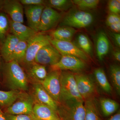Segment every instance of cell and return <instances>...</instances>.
Returning a JSON list of instances; mask_svg holds the SVG:
<instances>
[{
	"label": "cell",
	"instance_id": "5",
	"mask_svg": "<svg viewBox=\"0 0 120 120\" xmlns=\"http://www.w3.org/2000/svg\"><path fill=\"white\" fill-rule=\"evenodd\" d=\"M61 118L64 120H84L86 110L84 101H71L61 103Z\"/></svg>",
	"mask_w": 120,
	"mask_h": 120
},
{
	"label": "cell",
	"instance_id": "4",
	"mask_svg": "<svg viewBox=\"0 0 120 120\" xmlns=\"http://www.w3.org/2000/svg\"><path fill=\"white\" fill-rule=\"evenodd\" d=\"M94 20L91 13L86 11L77 10L71 12L64 17L60 26H67L73 28H81L89 26Z\"/></svg>",
	"mask_w": 120,
	"mask_h": 120
},
{
	"label": "cell",
	"instance_id": "42",
	"mask_svg": "<svg viewBox=\"0 0 120 120\" xmlns=\"http://www.w3.org/2000/svg\"></svg>",
	"mask_w": 120,
	"mask_h": 120
},
{
	"label": "cell",
	"instance_id": "25",
	"mask_svg": "<svg viewBox=\"0 0 120 120\" xmlns=\"http://www.w3.org/2000/svg\"><path fill=\"white\" fill-rule=\"evenodd\" d=\"M101 109L104 116H109L118 110L119 105L117 102L109 98H101L100 100Z\"/></svg>",
	"mask_w": 120,
	"mask_h": 120
},
{
	"label": "cell",
	"instance_id": "10",
	"mask_svg": "<svg viewBox=\"0 0 120 120\" xmlns=\"http://www.w3.org/2000/svg\"><path fill=\"white\" fill-rule=\"evenodd\" d=\"M50 43L61 55L75 56L82 60H87L88 57L78 46L71 41H61L51 38Z\"/></svg>",
	"mask_w": 120,
	"mask_h": 120
},
{
	"label": "cell",
	"instance_id": "35",
	"mask_svg": "<svg viewBox=\"0 0 120 120\" xmlns=\"http://www.w3.org/2000/svg\"><path fill=\"white\" fill-rule=\"evenodd\" d=\"M118 22H120V17L119 15L117 14L111 13L106 18V23L108 26Z\"/></svg>",
	"mask_w": 120,
	"mask_h": 120
},
{
	"label": "cell",
	"instance_id": "19",
	"mask_svg": "<svg viewBox=\"0 0 120 120\" xmlns=\"http://www.w3.org/2000/svg\"><path fill=\"white\" fill-rule=\"evenodd\" d=\"M19 41L17 37L11 34L8 35L5 39L1 47V54L7 62Z\"/></svg>",
	"mask_w": 120,
	"mask_h": 120
},
{
	"label": "cell",
	"instance_id": "18",
	"mask_svg": "<svg viewBox=\"0 0 120 120\" xmlns=\"http://www.w3.org/2000/svg\"><path fill=\"white\" fill-rule=\"evenodd\" d=\"M110 43L107 35L103 31L98 33L96 41V50L99 60L102 61L109 51Z\"/></svg>",
	"mask_w": 120,
	"mask_h": 120
},
{
	"label": "cell",
	"instance_id": "13",
	"mask_svg": "<svg viewBox=\"0 0 120 120\" xmlns=\"http://www.w3.org/2000/svg\"><path fill=\"white\" fill-rule=\"evenodd\" d=\"M3 7L13 22L23 23L24 8L19 0H9L4 1Z\"/></svg>",
	"mask_w": 120,
	"mask_h": 120
},
{
	"label": "cell",
	"instance_id": "32",
	"mask_svg": "<svg viewBox=\"0 0 120 120\" xmlns=\"http://www.w3.org/2000/svg\"><path fill=\"white\" fill-rule=\"evenodd\" d=\"M108 8L111 13L118 15L120 12V0H110L108 4Z\"/></svg>",
	"mask_w": 120,
	"mask_h": 120
},
{
	"label": "cell",
	"instance_id": "12",
	"mask_svg": "<svg viewBox=\"0 0 120 120\" xmlns=\"http://www.w3.org/2000/svg\"><path fill=\"white\" fill-rule=\"evenodd\" d=\"M77 88L84 101L90 99L94 93L95 86L93 80L89 76L82 74L74 75Z\"/></svg>",
	"mask_w": 120,
	"mask_h": 120
},
{
	"label": "cell",
	"instance_id": "15",
	"mask_svg": "<svg viewBox=\"0 0 120 120\" xmlns=\"http://www.w3.org/2000/svg\"><path fill=\"white\" fill-rule=\"evenodd\" d=\"M9 29L11 34L17 37L20 41H26L38 33L28 26L11 20L9 21Z\"/></svg>",
	"mask_w": 120,
	"mask_h": 120
},
{
	"label": "cell",
	"instance_id": "26",
	"mask_svg": "<svg viewBox=\"0 0 120 120\" xmlns=\"http://www.w3.org/2000/svg\"><path fill=\"white\" fill-rule=\"evenodd\" d=\"M84 105L86 110L84 120H101L94 101L88 99L84 102Z\"/></svg>",
	"mask_w": 120,
	"mask_h": 120
},
{
	"label": "cell",
	"instance_id": "8",
	"mask_svg": "<svg viewBox=\"0 0 120 120\" xmlns=\"http://www.w3.org/2000/svg\"><path fill=\"white\" fill-rule=\"evenodd\" d=\"M86 67V64L81 59L75 56L64 55L57 63L50 66V68L52 71L69 70L79 72Z\"/></svg>",
	"mask_w": 120,
	"mask_h": 120
},
{
	"label": "cell",
	"instance_id": "22",
	"mask_svg": "<svg viewBox=\"0 0 120 120\" xmlns=\"http://www.w3.org/2000/svg\"><path fill=\"white\" fill-rule=\"evenodd\" d=\"M27 46V41H19L7 62L12 61H15L19 63L22 62L26 55Z\"/></svg>",
	"mask_w": 120,
	"mask_h": 120
},
{
	"label": "cell",
	"instance_id": "40",
	"mask_svg": "<svg viewBox=\"0 0 120 120\" xmlns=\"http://www.w3.org/2000/svg\"><path fill=\"white\" fill-rule=\"evenodd\" d=\"M0 120H7L5 113H4L0 108Z\"/></svg>",
	"mask_w": 120,
	"mask_h": 120
},
{
	"label": "cell",
	"instance_id": "27",
	"mask_svg": "<svg viewBox=\"0 0 120 120\" xmlns=\"http://www.w3.org/2000/svg\"><path fill=\"white\" fill-rule=\"evenodd\" d=\"M77 45L86 54L91 55L92 52V47L91 42L86 35L80 34L76 38Z\"/></svg>",
	"mask_w": 120,
	"mask_h": 120
},
{
	"label": "cell",
	"instance_id": "41",
	"mask_svg": "<svg viewBox=\"0 0 120 120\" xmlns=\"http://www.w3.org/2000/svg\"><path fill=\"white\" fill-rule=\"evenodd\" d=\"M4 1H0V8L3 6L4 4Z\"/></svg>",
	"mask_w": 120,
	"mask_h": 120
},
{
	"label": "cell",
	"instance_id": "6",
	"mask_svg": "<svg viewBox=\"0 0 120 120\" xmlns=\"http://www.w3.org/2000/svg\"><path fill=\"white\" fill-rule=\"evenodd\" d=\"M61 72L60 71H52L45 79L38 82L58 105L60 103Z\"/></svg>",
	"mask_w": 120,
	"mask_h": 120
},
{
	"label": "cell",
	"instance_id": "24",
	"mask_svg": "<svg viewBox=\"0 0 120 120\" xmlns=\"http://www.w3.org/2000/svg\"><path fill=\"white\" fill-rule=\"evenodd\" d=\"M34 63L30 65L28 71L29 75L38 82L43 80L47 75L45 67L44 65Z\"/></svg>",
	"mask_w": 120,
	"mask_h": 120
},
{
	"label": "cell",
	"instance_id": "38",
	"mask_svg": "<svg viewBox=\"0 0 120 120\" xmlns=\"http://www.w3.org/2000/svg\"><path fill=\"white\" fill-rule=\"evenodd\" d=\"M113 55L115 60L118 61H120V52L118 50H116L113 52Z\"/></svg>",
	"mask_w": 120,
	"mask_h": 120
},
{
	"label": "cell",
	"instance_id": "21",
	"mask_svg": "<svg viewBox=\"0 0 120 120\" xmlns=\"http://www.w3.org/2000/svg\"><path fill=\"white\" fill-rule=\"evenodd\" d=\"M23 94L20 91L17 90H11L8 91L0 90V106L8 108Z\"/></svg>",
	"mask_w": 120,
	"mask_h": 120
},
{
	"label": "cell",
	"instance_id": "28",
	"mask_svg": "<svg viewBox=\"0 0 120 120\" xmlns=\"http://www.w3.org/2000/svg\"><path fill=\"white\" fill-rule=\"evenodd\" d=\"M46 6L53 9L61 11H67L72 6L73 3L71 1L68 0H49L46 1Z\"/></svg>",
	"mask_w": 120,
	"mask_h": 120
},
{
	"label": "cell",
	"instance_id": "33",
	"mask_svg": "<svg viewBox=\"0 0 120 120\" xmlns=\"http://www.w3.org/2000/svg\"><path fill=\"white\" fill-rule=\"evenodd\" d=\"M7 120H35L32 116L27 114L11 115L5 113Z\"/></svg>",
	"mask_w": 120,
	"mask_h": 120
},
{
	"label": "cell",
	"instance_id": "30",
	"mask_svg": "<svg viewBox=\"0 0 120 120\" xmlns=\"http://www.w3.org/2000/svg\"><path fill=\"white\" fill-rule=\"evenodd\" d=\"M73 4L80 9L85 10L96 8L100 2L99 0H74Z\"/></svg>",
	"mask_w": 120,
	"mask_h": 120
},
{
	"label": "cell",
	"instance_id": "9",
	"mask_svg": "<svg viewBox=\"0 0 120 120\" xmlns=\"http://www.w3.org/2000/svg\"><path fill=\"white\" fill-rule=\"evenodd\" d=\"M62 55L51 44L42 47L37 53L34 62L42 65H53L60 60Z\"/></svg>",
	"mask_w": 120,
	"mask_h": 120
},
{
	"label": "cell",
	"instance_id": "17",
	"mask_svg": "<svg viewBox=\"0 0 120 120\" xmlns=\"http://www.w3.org/2000/svg\"><path fill=\"white\" fill-rule=\"evenodd\" d=\"M35 96L38 102L46 105L57 112L58 105L39 83L34 84V86Z\"/></svg>",
	"mask_w": 120,
	"mask_h": 120
},
{
	"label": "cell",
	"instance_id": "14",
	"mask_svg": "<svg viewBox=\"0 0 120 120\" xmlns=\"http://www.w3.org/2000/svg\"><path fill=\"white\" fill-rule=\"evenodd\" d=\"M24 12L27 20L28 26L38 32V28L41 21L42 11L45 5L25 6Z\"/></svg>",
	"mask_w": 120,
	"mask_h": 120
},
{
	"label": "cell",
	"instance_id": "16",
	"mask_svg": "<svg viewBox=\"0 0 120 120\" xmlns=\"http://www.w3.org/2000/svg\"><path fill=\"white\" fill-rule=\"evenodd\" d=\"M33 112L36 120H62L58 112L49 106L38 102L34 104Z\"/></svg>",
	"mask_w": 120,
	"mask_h": 120
},
{
	"label": "cell",
	"instance_id": "20",
	"mask_svg": "<svg viewBox=\"0 0 120 120\" xmlns=\"http://www.w3.org/2000/svg\"><path fill=\"white\" fill-rule=\"evenodd\" d=\"M76 30L75 28L67 26H62L51 33L52 38L61 41H71Z\"/></svg>",
	"mask_w": 120,
	"mask_h": 120
},
{
	"label": "cell",
	"instance_id": "11",
	"mask_svg": "<svg viewBox=\"0 0 120 120\" xmlns=\"http://www.w3.org/2000/svg\"><path fill=\"white\" fill-rule=\"evenodd\" d=\"M61 18L60 13L50 7L45 6L41 16L38 32L51 30L60 22Z\"/></svg>",
	"mask_w": 120,
	"mask_h": 120
},
{
	"label": "cell",
	"instance_id": "2",
	"mask_svg": "<svg viewBox=\"0 0 120 120\" xmlns=\"http://www.w3.org/2000/svg\"><path fill=\"white\" fill-rule=\"evenodd\" d=\"M60 103L71 101H84L77 89L75 75L68 72H61Z\"/></svg>",
	"mask_w": 120,
	"mask_h": 120
},
{
	"label": "cell",
	"instance_id": "29",
	"mask_svg": "<svg viewBox=\"0 0 120 120\" xmlns=\"http://www.w3.org/2000/svg\"><path fill=\"white\" fill-rule=\"evenodd\" d=\"M110 71L112 82L116 91L120 94V68L116 65L113 64L110 67Z\"/></svg>",
	"mask_w": 120,
	"mask_h": 120
},
{
	"label": "cell",
	"instance_id": "3",
	"mask_svg": "<svg viewBox=\"0 0 120 120\" xmlns=\"http://www.w3.org/2000/svg\"><path fill=\"white\" fill-rule=\"evenodd\" d=\"M51 38L49 35L37 33L30 39L27 41V48L22 62L29 66L34 63L38 52L42 47L50 44Z\"/></svg>",
	"mask_w": 120,
	"mask_h": 120
},
{
	"label": "cell",
	"instance_id": "7",
	"mask_svg": "<svg viewBox=\"0 0 120 120\" xmlns=\"http://www.w3.org/2000/svg\"><path fill=\"white\" fill-rule=\"evenodd\" d=\"M34 101L32 98L23 93L11 105L7 108L5 113L11 115L27 114L36 120L33 112Z\"/></svg>",
	"mask_w": 120,
	"mask_h": 120
},
{
	"label": "cell",
	"instance_id": "34",
	"mask_svg": "<svg viewBox=\"0 0 120 120\" xmlns=\"http://www.w3.org/2000/svg\"><path fill=\"white\" fill-rule=\"evenodd\" d=\"M20 2L22 5L25 6L32 5H45V6L46 1L43 0H20Z\"/></svg>",
	"mask_w": 120,
	"mask_h": 120
},
{
	"label": "cell",
	"instance_id": "23",
	"mask_svg": "<svg viewBox=\"0 0 120 120\" xmlns=\"http://www.w3.org/2000/svg\"><path fill=\"white\" fill-rule=\"evenodd\" d=\"M94 75L96 81L102 90L108 94L111 93L112 87L103 69H96L94 71Z\"/></svg>",
	"mask_w": 120,
	"mask_h": 120
},
{
	"label": "cell",
	"instance_id": "39",
	"mask_svg": "<svg viewBox=\"0 0 120 120\" xmlns=\"http://www.w3.org/2000/svg\"><path fill=\"white\" fill-rule=\"evenodd\" d=\"M108 120H120V110L116 114L112 116Z\"/></svg>",
	"mask_w": 120,
	"mask_h": 120
},
{
	"label": "cell",
	"instance_id": "37",
	"mask_svg": "<svg viewBox=\"0 0 120 120\" xmlns=\"http://www.w3.org/2000/svg\"><path fill=\"white\" fill-rule=\"evenodd\" d=\"M116 33H119L120 31V22L113 24L108 26Z\"/></svg>",
	"mask_w": 120,
	"mask_h": 120
},
{
	"label": "cell",
	"instance_id": "36",
	"mask_svg": "<svg viewBox=\"0 0 120 120\" xmlns=\"http://www.w3.org/2000/svg\"><path fill=\"white\" fill-rule=\"evenodd\" d=\"M110 35L115 44L117 46L120 47V33L116 32H110Z\"/></svg>",
	"mask_w": 120,
	"mask_h": 120
},
{
	"label": "cell",
	"instance_id": "31",
	"mask_svg": "<svg viewBox=\"0 0 120 120\" xmlns=\"http://www.w3.org/2000/svg\"><path fill=\"white\" fill-rule=\"evenodd\" d=\"M9 29V21L8 16L4 13H0V39H4Z\"/></svg>",
	"mask_w": 120,
	"mask_h": 120
},
{
	"label": "cell",
	"instance_id": "1",
	"mask_svg": "<svg viewBox=\"0 0 120 120\" xmlns=\"http://www.w3.org/2000/svg\"><path fill=\"white\" fill-rule=\"evenodd\" d=\"M5 73L9 87L12 90L20 91L28 90L26 76L19 62L15 61L7 62Z\"/></svg>",
	"mask_w": 120,
	"mask_h": 120
}]
</instances>
